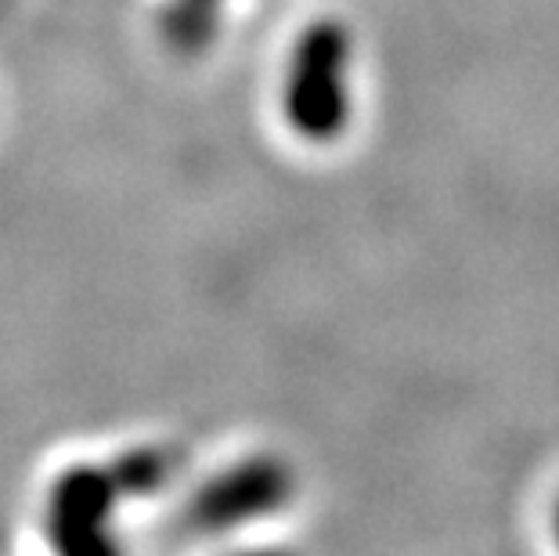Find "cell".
Segmentation results:
<instances>
[{
    "label": "cell",
    "mask_w": 559,
    "mask_h": 556,
    "mask_svg": "<svg viewBox=\"0 0 559 556\" xmlns=\"http://www.w3.org/2000/svg\"><path fill=\"white\" fill-rule=\"evenodd\" d=\"M556 539H559V506H556Z\"/></svg>",
    "instance_id": "1"
}]
</instances>
